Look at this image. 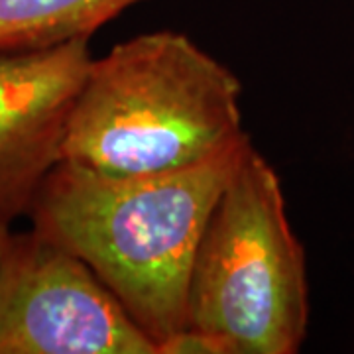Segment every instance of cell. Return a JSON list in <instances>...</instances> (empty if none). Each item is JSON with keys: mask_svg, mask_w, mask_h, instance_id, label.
<instances>
[{"mask_svg": "<svg viewBox=\"0 0 354 354\" xmlns=\"http://www.w3.org/2000/svg\"><path fill=\"white\" fill-rule=\"evenodd\" d=\"M250 136L199 164L113 176L62 160L41 183L32 227L79 256L158 346L187 325L195 252Z\"/></svg>", "mask_w": 354, "mask_h": 354, "instance_id": "cell-1", "label": "cell"}, {"mask_svg": "<svg viewBox=\"0 0 354 354\" xmlns=\"http://www.w3.org/2000/svg\"><path fill=\"white\" fill-rule=\"evenodd\" d=\"M242 85L189 36L160 30L93 59L62 160L113 176L189 167L242 138Z\"/></svg>", "mask_w": 354, "mask_h": 354, "instance_id": "cell-2", "label": "cell"}, {"mask_svg": "<svg viewBox=\"0 0 354 354\" xmlns=\"http://www.w3.org/2000/svg\"><path fill=\"white\" fill-rule=\"evenodd\" d=\"M187 325L215 335L228 354H295L307 337L304 244L290 225L278 171L252 140L203 230Z\"/></svg>", "mask_w": 354, "mask_h": 354, "instance_id": "cell-3", "label": "cell"}, {"mask_svg": "<svg viewBox=\"0 0 354 354\" xmlns=\"http://www.w3.org/2000/svg\"><path fill=\"white\" fill-rule=\"evenodd\" d=\"M0 354H156L97 274L32 227L0 256Z\"/></svg>", "mask_w": 354, "mask_h": 354, "instance_id": "cell-4", "label": "cell"}, {"mask_svg": "<svg viewBox=\"0 0 354 354\" xmlns=\"http://www.w3.org/2000/svg\"><path fill=\"white\" fill-rule=\"evenodd\" d=\"M91 62L88 39L0 50V221L28 215L62 162L67 118Z\"/></svg>", "mask_w": 354, "mask_h": 354, "instance_id": "cell-5", "label": "cell"}, {"mask_svg": "<svg viewBox=\"0 0 354 354\" xmlns=\"http://www.w3.org/2000/svg\"><path fill=\"white\" fill-rule=\"evenodd\" d=\"M144 0H0V50H36L91 39Z\"/></svg>", "mask_w": 354, "mask_h": 354, "instance_id": "cell-6", "label": "cell"}, {"mask_svg": "<svg viewBox=\"0 0 354 354\" xmlns=\"http://www.w3.org/2000/svg\"><path fill=\"white\" fill-rule=\"evenodd\" d=\"M158 354H228V351L215 335L185 325L158 346Z\"/></svg>", "mask_w": 354, "mask_h": 354, "instance_id": "cell-7", "label": "cell"}, {"mask_svg": "<svg viewBox=\"0 0 354 354\" xmlns=\"http://www.w3.org/2000/svg\"><path fill=\"white\" fill-rule=\"evenodd\" d=\"M8 234H10V225L4 223V221H0V256H2V248H4V244H6Z\"/></svg>", "mask_w": 354, "mask_h": 354, "instance_id": "cell-8", "label": "cell"}]
</instances>
